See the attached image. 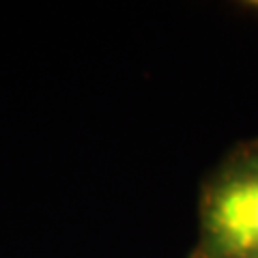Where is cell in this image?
Listing matches in <instances>:
<instances>
[{
  "label": "cell",
  "mask_w": 258,
  "mask_h": 258,
  "mask_svg": "<svg viewBox=\"0 0 258 258\" xmlns=\"http://www.w3.org/2000/svg\"><path fill=\"white\" fill-rule=\"evenodd\" d=\"M198 258H258V138L235 144L203 181Z\"/></svg>",
  "instance_id": "6da1fadb"
},
{
  "label": "cell",
  "mask_w": 258,
  "mask_h": 258,
  "mask_svg": "<svg viewBox=\"0 0 258 258\" xmlns=\"http://www.w3.org/2000/svg\"><path fill=\"white\" fill-rule=\"evenodd\" d=\"M243 7H249V11H256L258 13V0H254V3H245Z\"/></svg>",
  "instance_id": "7a4b0ae2"
},
{
  "label": "cell",
  "mask_w": 258,
  "mask_h": 258,
  "mask_svg": "<svg viewBox=\"0 0 258 258\" xmlns=\"http://www.w3.org/2000/svg\"><path fill=\"white\" fill-rule=\"evenodd\" d=\"M187 258H198V256H196V254H194V252H189V256H187Z\"/></svg>",
  "instance_id": "3957f363"
}]
</instances>
